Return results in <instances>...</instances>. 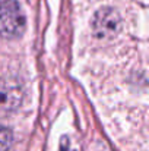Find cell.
Segmentation results:
<instances>
[{
    "mask_svg": "<svg viewBox=\"0 0 149 151\" xmlns=\"http://www.w3.org/2000/svg\"><path fill=\"white\" fill-rule=\"evenodd\" d=\"M25 15L16 0H0V35L18 38L25 31Z\"/></svg>",
    "mask_w": 149,
    "mask_h": 151,
    "instance_id": "cell-1",
    "label": "cell"
},
{
    "mask_svg": "<svg viewBox=\"0 0 149 151\" xmlns=\"http://www.w3.org/2000/svg\"><path fill=\"white\" fill-rule=\"evenodd\" d=\"M120 29V15L113 7H102L92 19V32L99 40L114 37Z\"/></svg>",
    "mask_w": 149,
    "mask_h": 151,
    "instance_id": "cell-2",
    "label": "cell"
},
{
    "mask_svg": "<svg viewBox=\"0 0 149 151\" xmlns=\"http://www.w3.org/2000/svg\"><path fill=\"white\" fill-rule=\"evenodd\" d=\"M21 101V91L16 87L0 88V109H15Z\"/></svg>",
    "mask_w": 149,
    "mask_h": 151,
    "instance_id": "cell-3",
    "label": "cell"
},
{
    "mask_svg": "<svg viewBox=\"0 0 149 151\" xmlns=\"http://www.w3.org/2000/svg\"><path fill=\"white\" fill-rule=\"evenodd\" d=\"M10 144H12V132L7 128L0 126V151H7L10 148Z\"/></svg>",
    "mask_w": 149,
    "mask_h": 151,
    "instance_id": "cell-4",
    "label": "cell"
},
{
    "mask_svg": "<svg viewBox=\"0 0 149 151\" xmlns=\"http://www.w3.org/2000/svg\"><path fill=\"white\" fill-rule=\"evenodd\" d=\"M61 151H73V150H70V148H69V145L66 147V144L63 142V148H61Z\"/></svg>",
    "mask_w": 149,
    "mask_h": 151,
    "instance_id": "cell-5",
    "label": "cell"
}]
</instances>
